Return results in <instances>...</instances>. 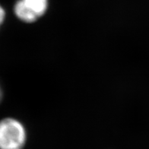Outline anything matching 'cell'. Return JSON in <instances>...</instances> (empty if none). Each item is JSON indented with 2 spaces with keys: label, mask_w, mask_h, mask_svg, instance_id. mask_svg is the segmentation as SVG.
I'll use <instances>...</instances> for the list:
<instances>
[{
  "label": "cell",
  "mask_w": 149,
  "mask_h": 149,
  "mask_svg": "<svg viewBox=\"0 0 149 149\" xmlns=\"http://www.w3.org/2000/svg\"><path fill=\"white\" fill-rule=\"evenodd\" d=\"M26 141V132L22 124L7 118L0 121V149H22Z\"/></svg>",
  "instance_id": "obj_1"
},
{
  "label": "cell",
  "mask_w": 149,
  "mask_h": 149,
  "mask_svg": "<svg viewBox=\"0 0 149 149\" xmlns=\"http://www.w3.org/2000/svg\"><path fill=\"white\" fill-rule=\"evenodd\" d=\"M47 0H18L15 6L16 16L23 22L31 23L45 13Z\"/></svg>",
  "instance_id": "obj_2"
},
{
  "label": "cell",
  "mask_w": 149,
  "mask_h": 149,
  "mask_svg": "<svg viewBox=\"0 0 149 149\" xmlns=\"http://www.w3.org/2000/svg\"><path fill=\"white\" fill-rule=\"evenodd\" d=\"M5 15H6V12H5L4 9L2 8V7L0 6V25L2 24V23L4 21Z\"/></svg>",
  "instance_id": "obj_3"
},
{
  "label": "cell",
  "mask_w": 149,
  "mask_h": 149,
  "mask_svg": "<svg viewBox=\"0 0 149 149\" xmlns=\"http://www.w3.org/2000/svg\"><path fill=\"white\" fill-rule=\"evenodd\" d=\"M1 97H2V93H1V90H0V100H1Z\"/></svg>",
  "instance_id": "obj_4"
}]
</instances>
